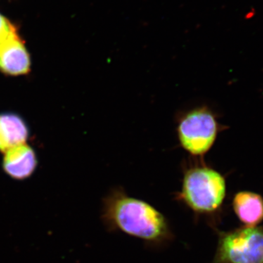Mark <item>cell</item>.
Returning <instances> with one entry per match:
<instances>
[{
	"label": "cell",
	"mask_w": 263,
	"mask_h": 263,
	"mask_svg": "<svg viewBox=\"0 0 263 263\" xmlns=\"http://www.w3.org/2000/svg\"><path fill=\"white\" fill-rule=\"evenodd\" d=\"M216 114L206 105L179 112L176 133L180 146L193 158H203L221 130Z\"/></svg>",
	"instance_id": "3"
},
{
	"label": "cell",
	"mask_w": 263,
	"mask_h": 263,
	"mask_svg": "<svg viewBox=\"0 0 263 263\" xmlns=\"http://www.w3.org/2000/svg\"><path fill=\"white\" fill-rule=\"evenodd\" d=\"M30 57L16 33L0 43V70L9 76H22L30 70Z\"/></svg>",
	"instance_id": "5"
},
{
	"label": "cell",
	"mask_w": 263,
	"mask_h": 263,
	"mask_svg": "<svg viewBox=\"0 0 263 263\" xmlns=\"http://www.w3.org/2000/svg\"><path fill=\"white\" fill-rule=\"evenodd\" d=\"M211 263H263L262 227L218 231L217 247Z\"/></svg>",
	"instance_id": "4"
},
{
	"label": "cell",
	"mask_w": 263,
	"mask_h": 263,
	"mask_svg": "<svg viewBox=\"0 0 263 263\" xmlns=\"http://www.w3.org/2000/svg\"><path fill=\"white\" fill-rule=\"evenodd\" d=\"M102 220L110 231L121 232L158 247L169 243L174 235L167 218L144 200L115 188L104 198Z\"/></svg>",
	"instance_id": "1"
},
{
	"label": "cell",
	"mask_w": 263,
	"mask_h": 263,
	"mask_svg": "<svg viewBox=\"0 0 263 263\" xmlns=\"http://www.w3.org/2000/svg\"><path fill=\"white\" fill-rule=\"evenodd\" d=\"M235 215L246 227H257L263 221V197L259 194L240 191L233 199Z\"/></svg>",
	"instance_id": "7"
},
{
	"label": "cell",
	"mask_w": 263,
	"mask_h": 263,
	"mask_svg": "<svg viewBox=\"0 0 263 263\" xmlns=\"http://www.w3.org/2000/svg\"><path fill=\"white\" fill-rule=\"evenodd\" d=\"M226 194V178L203 158L192 157L183 164L181 188L176 199L195 217L214 219L222 209Z\"/></svg>",
	"instance_id": "2"
},
{
	"label": "cell",
	"mask_w": 263,
	"mask_h": 263,
	"mask_svg": "<svg viewBox=\"0 0 263 263\" xmlns=\"http://www.w3.org/2000/svg\"><path fill=\"white\" fill-rule=\"evenodd\" d=\"M37 166L35 153L25 143L5 152L3 167L5 172L15 179H24L32 174Z\"/></svg>",
	"instance_id": "6"
},
{
	"label": "cell",
	"mask_w": 263,
	"mask_h": 263,
	"mask_svg": "<svg viewBox=\"0 0 263 263\" xmlns=\"http://www.w3.org/2000/svg\"><path fill=\"white\" fill-rule=\"evenodd\" d=\"M255 10L254 9H252L249 10L247 14L246 15L245 18L246 19H252L254 18V15H255Z\"/></svg>",
	"instance_id": "10"
},
{
	"label": "cell",
	"mask_w": 263,
	"mask_h": 263,
	"mask_svg": "<svg viewBox=\"0 0 263 263\" xmlns=\"http://www.w3.org/2000/svg\"><path fill=\"white\" fill-rule=\"evenodd\" d=\"M28 136V127L22 118L13 114L0 115V152L24 144Z\"/></svg>",
	"instance_id": "8"
},
{
	"label": "cell",
	"mask_w": 263,
	"mask_h": 263,
	"mask_svg": "<svg viewBox=\"0 0 263 263\" xmlns=\"http://www.w3.org/2000/svg\"><path fill=\"white\" fill-rule=\"evenodd\" d=\"M16 28L8 18L0 14V43L4 42L12 34L16 33Z\"/></svg>",
	"instance_id": "9"
}]
</instances>
